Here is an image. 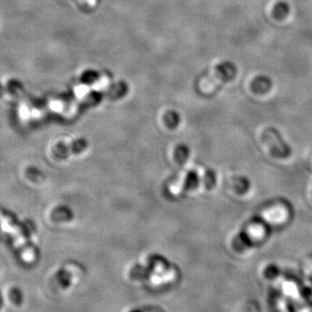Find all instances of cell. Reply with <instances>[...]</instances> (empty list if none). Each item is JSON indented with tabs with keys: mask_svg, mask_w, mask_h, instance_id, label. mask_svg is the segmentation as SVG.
Listing matches in <instances>:
<instances>
[{
	"mask_svg": "<svg viewBox=\"0 0 312 312\" xmlns=\"http://www.w3.org/2000/svg\"><path fill=\"white\" fill-rule=\"evenodd\" d=\"M246 312H259V307L258 304H252L248 307L247 311Z\"/></svg>",
	"mask_w": 312,
	"mask_h": 312,
	"instance_id": "cell-4",
	"label": "cell"
},
{
	"mask_svg": "<svg viewBox=\"0 0 312 312\" xmlns=\"http://www.w3.org/2000/svg\"><path fill=\"white\" fill-rule=\"evenodd\" d=\"M0 221L2 222L3 226L7 228L6 230H11L13 232L14 237L18 243H20V244L21 243H26L24 235L22 234V231L18 224L13 221V219L9 214H6L2 210H0Z\"/></svg>",
	"mask_w": 312,
	"mask_h": 312,
	"instance_id": "cell-1",
	"label": "cell"
},
{
	"mask_svg": "<svg viewBox=\"0 0 312 312\" xmlns=\"http://www.w3.org/2000/svg\"><path fill=\"white\" fill-rule=\"evenodd\" d=\"M271 83L267 77H259L254 81V91L258 93H264L268 91L269 88H271Z\"/></svg>",
	"mask_w": 312,
	"mask_h": 312,
	"instance_id": "cell-2",
	"label": "cell"
},
{
	"mask_svg": "<svg viewBox=\"0 0 312 312\" xmlns=\"http://www.w3.org/2000/svg\"><path fill=\"white\" fill-rule=\"evenodd\" d=\"M288 12V6L286 3H279L275 8V16L278 18H283L286 17Z\"/></svg>",
	"mask_w": 312,
	"mask_h": 312,
	"instance_id": "cell-3",
	"label": "cell"
}]
</instances>
